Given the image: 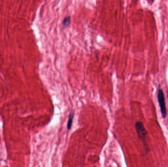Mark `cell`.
Here are the masks:
<instances>
[{
    "mask_svg": "<svg viewBox=\"0 0 168 167\" xmlns=\"http://www.w3.org/2000/svg\"><path fill=\"white\" fill-rule=\"evenodd\" d=\"M135 127L139 138L145 144V145H147V131L146 130L145 127L143 126V124L141 122H136Z\"/></svg>",
    "mask_w": 168,
    "mask_h": 167,
    "instance_id": "cell-1",
    "label": "cell"
},
{
    "mask_svg": "<svg viewBox=\"0 0 168 167\" xmlns=\"http://www.w3.org/2000/svg\"><path fill=\"white\" fill-rule=\"evenodd\" d=\"M158 101L160 108L161 113L163 118H165L167 116V111L166 106L164 94L162 90L159 89L157 91Z\"/></svg>",
    "mask_w": 168,
    "mask_h": 167,
    "instance_id": "cell-2",
    "label": "cell"
},
{
    "mask_svg": "<svg viewBox=\"0 0 168 167\" xmlns=\"http://www.w3.org/2000/svg\"><path fill=\"white\" fill-rule=\"evenodd\" d=\"M74 112H72L69 114L68 120V125H67L68 130H71V128L72 124L73 118H74Z\"/></svg>",
    "mask_w": 168,
    "mask_h": 167,
    "instance_id": "cell-3",
    "label": "cell"
},
{
    "mask_svg": "<svg viewBox=\"0 0 168 167\" xmlns=\"http://www.w3.org/2000/svg\"><path fill=\"white\" fill-rule=\"evenodd\" d=\"M71 19L70 16H67L64 18L63 21V25L64 27H67L71 23Z\"/></svg>",
    "mask_w": 168,
    "mask_h": 167,
    "instance_id": "cell-4",
    "label": "cell"
},
{
    "mask_svg": "<svg viewBox=\"0 0 168 167\" xmlns=\"http://www.w3.org/2000/svg\"><path fill=\"white\" fill-rule=\"evenodd\" d=\"M167 95H168V93H167Z\"/></svg>",
    "mask_w": 168,
    "mask_h": 167,
    "instance_id": "cell-5",
    "label": "cell"
},
{
    "mask_svg": "<svg viewBox=\"0 0 168 167\" xmlns=\"http://www.w3.org/2000/svg\"><path fill=\"white\" fill-rule=\"evenodd\" d=\"M0 140H1V137H0Z\"/></svg>",
    "mask_w": 168,
    "mask_h": 167,
    "instance_id": "cell-6",
    "label": "cell"
},
{
    "mask_svg": "<svg viewBox=\"0 0 168 167\" xmlns=\"http://www.w3.org/2000/svg\"></svg>",
    "mask_w": 168,
    "mask_h": 167,
    "instance_id": "cell-7",
    "label": "cell"
}]
</instances>
